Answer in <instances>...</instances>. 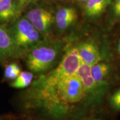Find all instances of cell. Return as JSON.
<instances>
[{"label": "cell", "mask_w": 120, "mask_h": 120, "mask_svg": "<svg viewBox=\"0 0 120 120\" xmlns=\"http://www.w3.org/2000/svg\"><path fill=\"white\" fill-rule=\"evenodd\" d=\"M26 94L34 106L43 107L55 115L64 113L72 105L80 102L86 97L81 79L76 74L47 87L32 86Z\"/></svg>", "instance_id": "obj_1"}, {"label": "cell", "mask_w": 120, "mask_h": 120, "mask_svg": "<svg viewBox=\"0 0 120 120\" xmlns=\"http://www.w3.org/2000/svg\"><path fill=\"white\" fill-rule=\"evenodd\" d=\"M62 52L61 42L44 38L27 51L24 57L27 66L32 73L43 74L58 65Z\"/></svg>", "instance_id": "obj_2"}, {"label": "cell", "mask_w": 120, "mask_h": 120, "mask_svg": "<svg viewBox=\"0 0 120 120\" xmlns=\"http://www.w3.org/2000/svg\"><path fill=\"white\" fill-rule=\"evenodd\" d=\"M81 60L77 47L68 49L58 65L46 75H43L35 81L32 86L47 87L55 85L62 79L76 74Z\"/></svg>", "instance_id": "obj_3"}, {"label": "cell", "mask_w": 120, "mask_h": 120, "mask_svg": "<svg viewBox=\"0 0 120 120\" xmlns=\"http://www.w3.org/2000/svg\"><path fill=\"white\" fill-rule=\"evenodd\" d=\"M8 30L16 46L23 52L24 56L27 51L44 39L26 16L18 18Z\"/></svg>", "instance_id": "obj_4"}, {"label": "cell", "mask_w": 120, "mask_h": 120, "mask_svg": "<svg viewBox=\"0 0 120 120\" xmlns=\"http://www.w3.org/2000/svg\"><path fill=\"white\" fill-rule=\"evenodd\" d=\"M22 57L23 52L16 46L8 28L0 23V62Z\"/></svg>", "instance_id": "obj_5"}, {"label": "cell", "mask_w": 120, "mask_h": 120, "mask_svg": "<svg viewBox=\"0 0 120 120\" xmlns=\"http://www.w3.org/2000/svg\"><path fill=\"white\" fill-rule=\"evenodd\" d=\"M26 17L43 37L49 35L54 21L50 11L43 8H35L30 10Z\"/></svg>", "instance_id": "obj_6"}, {"label": "cell", "mask_w": 120, "mask_h": 120, "mask_svg": "<svg viewBox=\"0 0 120 120\" xmlns=\"http://www.w3.org/2000/svg\"><path fill=\"white\" fill-rule=\"evenodd\" d=\"M91 66L81 62L76 74L81 79L88 99H99L106 88L97 84L91 73Z\"/></svg>", "instance_id": "obj_7"}, {"label": "cell", "mask_w": 120, "mask_h": 120, "mask_svg": "<svg viewBox=\"0 0 120 120\" xmlns=\"http://www.w3.org/2000/svg\"><path fill=\"white\" fill-rule=\"evenodd\" d=\"M19 0H1L0 1V23L6 25L13 23L19 18Z\"/></svg>", "instance_id": "obj_8"}, {"label": "cell", "mask_w": 120, "mask_h": 120, "mask_svg": "<svg viewBox=\"0 0 120 120\" xmlns=\"http://www.w3.org/2000/svg\"><path fill=\"white\" fill-rule=\"evenodd\" d=\"M81 62L92 66L100 62L101 55L97 46L91 41L80 43L77 46Z\"/></svg>", "instance_id": "obj_9"}, {"label": "cell", "mask_w": 120, "mask_h": 120, "mask_svg": "<svg viewBox=\"0 0 120 120\" xmlns=\"http://www.w3.org/2000/svg\"><path fill=\"white\" fill-rule=\"evenodd\" d=\"M77 19V13L75 8L63 7L57 12L55 21L58 28L61 31L67 30L74 23Z\"/></svg>", "instance_id": "obj_10"}, {"label": "cell", "mask_w": 120, "mask_h": 120, "mask_svg": "<svg viewBox=\"0 0 120 120\" xmlns=\"http://www.w3.org/2000/svg\"><path fill=\"white\" fill-rule=\"evenodd\" d=\"M112 0H87L84 4V13L88 17H96L100 16Z\"/></svg>", "instance_id": "obj_11"}, {"label": "cell", "mask_w": 120, "mask_h": 120, "mask_svg": "<svg viewBox=\"0 0 120 120\" xmlns=\"http://www.w3.org/2000/svg\"><path fill=\"white\" fill-rule=\"evenodd\" d=\"M111 71L110 65L107 63L98 62L91 67V73L96 82L99 86L106 88L107 79Z\"/></svg>", "instance_id": "obj_12"}, {"label": "cell", "mask_w": 120, "mask_h": 120, "mask_svg": "<svg viewBox=\"0 0 120 120\" xmlns=\"http://www.w3.org/2000/svg\"><path fill=\"white\" fill-rule=\"evenodd\" d=\"M34 75L27 71L21 72L14 81L11 84V87L16 88H23L29 86L32 83Z\"/></svg>", "instance_id": "obj_13"}, {"label": "cell", "mask_w": 120, "mask_h": 120, "mask_svg": "<svg viewBox=\"0 0 120 120\" xmlns=\"http://www.w3.org/2000/svg\"><path fill=\"white\" fill-rule=\"evenodd\" d=\"M21 69L17 64L15 63L9 64L6 67L4 77L10 80H14L21 72Z\"/></svg>", "instance_id": "obj_14"}, {"label": "cell", "mask_w": 120, "mask_h": 120, "mask_svg": "<svg viewBox=\"0 0 120 120\" xmlns=\"http://www.w3.org/2000/svg\"><path fill=\"white\" fill-rule=\"evenodd\" d=\"M109 106L113 111H120V87L113 92L109 99Z\"/></svg>", "instance_id": "obj_15"}, {"label": "cell", "mask_w": 120, "mask_h": 120, "mask_svg": "<svg viewBox=\"0 0 120 120\" xmlns=\"http://www.w3.org/2000/svg\"><path fill=\"white\" fill-rule=\"evenodd\" d=\"M111 4L113 17L116 19H120V0H112Z\"/></svg>", "instance_id": "obj_16"}, {"label": "cell", "mask_w": 120, "mask_h": 120, "mask_svg": "<svg viewBox=\"0 0 120 120\" xmlns=\"http://www.w3.org/2000/svg\"><path fill=\"white\" fill-rule=\"evenodd\" d=\"M34 1V0H19V3L20 4H26V3L31 2V1Z\"/></svg>", "instance_id": "obj_17"}, {"label": "cell", "mask_w": 120, "mask_h": 120, "mask_svg": "<svg viewBox=\"0 0 120 120\" xmlns=\"http://www.w3.org/2000/svg\"><path fill=\"white\" fill-rule=\"evenodd\" d=\"M74 1H76V2H84L85 3L86 1H87V0H74Z\"/></svg>", "instance_id": "obj_18"}, {"label": "cell", "mask_w": 120, "mask_h": 120, "mask_svg": "<svg viewBox=\"0 0 120 120\" xmlns=\"http://www.w3.org/2000/svg\"><path fill=\"white\" fill-rule=\"evenodd\" d=\"M118 51L120 53V40L119 42H118Z\"/></svg>", "instance_id": "obj_19"}, {"label": "cell", "mask_w": 120, "mask_h": 120, "mask_svg": "<svg viewBox=\"0 0 120 120\" xmlns=\"http://www.w3.org/2000/svg\"><path fill=\"white\" fill-rule=\"evenodd\" d=\"M92 120H100V119H93Z\"/></svg>", "instance_id": "obj_20"}, {"label": "cell", "mask_w": 120, "mask_h": 120, "mask_svg": "<svg viewBox=\"0 0 120 120\" xmlns=\"http://www.w3.org/2000/svg\"><path fill=\"white\" fill-rule=\"evenodd\" d=\"M0 120H2V118L1 117H0Z\"/></svg>", "instance_id": "obj_21"}, {"label": "cell", "mask_w": 120, "mask_h": 120, "mask_svg": "<svg viewBox=\"0 0 120 120\" xmlns=\"http://www.w3.org/2000/svg\"><path fill=\"white\" fill-rule=\"evenodd\" d=\"M1 1V0H0V1Z\"/></svg>", "instance_id": "obj_22"}]
</instances>
